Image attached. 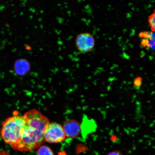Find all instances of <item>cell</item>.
Wrapping results in <instances>:
<instances>
[{
    "label": "cell",
    "instance_id": "obj_1",
    "mask_svg": "<svg viewBox=\"0 0 155 155\" xmlns=\"http://www.w3.org/2000/svg\"><path fill=\"white\" fill-rule=\"evenodd\" d=\"M26 122L20 139L11 147L15 150L30 152L39 148L45 140L44 134L49 120L35 109L29 110L24 115Z\"/></svg>",
    "mask_w": 155,
    "mask_h": 155
},
{
    "label": "cell",
    "instance_id": "obj_2",
    "mask_svg": "<svg viewBox=\"0 0 155 155\" xmlns=\"http://www.w3.org/2000/svg\"><path fill=\"white\" fill-rule=\"evenodd\" d=\"M26 120L23 115H15L7 118L2 124L0 134L2 140L11 145L17 143L20 138Z\"/></svg>",
    "mask_w": 155,
    "mask_h": 155
},
{
    "label": "cell",
    "instance_id": "obj_3",
    "mask_svg": "<svg viewBox=\"0 0 155 155\" xmlns=\"http://www.w3.org/2000/svg\"><path fill=\"white\" fill-rule=\"evenodd\" d=\"M65 138L62 126L56 123L48 124L45 131V141L50 143H57L64 140Z\"/></svg>",
    "mask_w": 155,
    "mask_h": 155
},
{
    "label": "cell",
    "instance_id": "obj_4",
    "mask_svg": "<svg viewBox=\"0 0 155 155\" xmlns=\"http://www.w3.org/2000/svg\"><path fill=\"white\" fill-rule=\"evenodd\" d=\"M75 45L78 50L83 53L91 51L95 45V40L91 34L82 33L78 35L75 39Z\"/></svg>",
    "mask_w": 155,
    "mask_h": 155
},
{
    "label": "cell",
    "instance_id": "obj_5",
    "mask_svg": "<svg viewBox=\"0 0 155 155\" xmlns=\"http://www.w3.org/2000/svg\"><path fill=\"white\" fill-rule=\"evenodd\" d=\"M63 127L66 137L69 138H76L81 133V125L75 120H69L66 121Z\"/></svg>",
    "mask_w": 155,
    "mask_h": 155
},
{
    "label": "cell",
    "instance_id": "obj_6",
    "mask_svg": "<svg viewBox=\"0 0 155 155\" xmlns=\"http://www.w3.org/2000/svg\"><path fill=\"white\" fill-rule=\"evenodd\" d=\"M141 43L144 47L155 49V32H141L139 34Z\"/></svg>",
    "mask_w": 155,
    "mask_h": 155
},
{
    "label": "cell",
    "instance_id": "obj_7",
    "mask_svg": "<svg viewBox=\"0 0 155 155\" xmlns=\"http://www.w3.org/2000/svg\"><path fill=\"white\" fill-rule=\"evenodd\" d=\"M38 155H54L51 149L46 145H42L38 148Z\"/></svg>",
    "mask_w": 155,
    "mask_h": 155
},
{
    "label": "cell",
    "instance_id": "obj_8",
    "mask_svg": "<svg viewBox=\"0 0 155 155\" xmlns=\"http://www.w3.org/2000/svg\"><path fill=\"white\" fill-rule=\"evenodd\" d=\"M148 21L151 30L152 31L155 32V9L149 16Z\"/></svg>",
    "mask_w": 155,
    "mask_h": 155
},
{
    "label": "cell",
    "instance_id": "obj_9",
    "mask_svg": "<svg viewBox=\"0 0 155 155\" xmlns=\"http://www.w3.org/2000/svg\"><path fill=\"white\" fill-rule=\"evenodd\" d=\"M141 84H142V79L140 77L137 78L135 79L134 82V84L135 88H139L141 86Z\"/></svg>",
    "mask_w": 155,
    "mask_h": 155
},
{
    "label": "cell",
    "instance_id": "obj_10",
    "mask_svg": "<svg viewBox=\"0 0 155 155\" xmlns=\"http://www.w3.org/2000/svg\"><path fill=\"white\" fill-rule=\"evenodd\" d=\"M107 155H123L119 151H115L109 153Z\"/></svg>",
    "mask_w": 155,
    "mask_h": 155
},
{
    "label": "cell",
    "instance_id": "obj_11",
    "mask_svg": "<svg viewBox=\"0 0 155 155\" xmlns=\"http://www.w3.org/2000/svg\"><path fill=\"white\" fill-rule=\"evenodd\" d=\"M0 155H11L9 153L5 150H0Z\"/></svg>",
    "mask_w": 155,
    "mask_h": 155
},
{
    "label": "cell",
    "instance_id": "obj_12",
    "mask_svg": "<svg viewBox=\"0 0 155 155\" xmlns=\"http://www.w3.org/2000/svg\"><path fill=\"white\" fill-rule=\"evenodd\" d=\"M58 155H67V154L65 152L62 151V152H60L58 153Z\"/></svg>",
    "mask_w": 155,
    "mask_h": 155
}]
</instances>
